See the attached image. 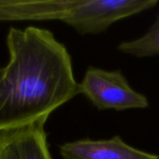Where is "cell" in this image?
Segmentation results:
<instances>
[{"label": "cell", "mask_w": 159, "mask_h": 159, "mask_svg": "<svg viewBox=\"0 0 159 159\" xmlns=\"http://www.w3.org/2000/svg\"><path fill=\"white\" fill-rule=\"evenodd\" d=\"M9 60L0 69V131L48 116L81 94L71 57L47 29L10 27Z\"/></svg>", "instance_id": "cell-1"}, {"label": "cell", "mask_w": 159, "mask_h": 159, "mask_svg": "<svg viewBox=\"0 0 159 159\" xmlns=\"http://www.w3.org/2000/svg\"><path fill=\"white\" fill-rule=\"evenodd\" d=\"M79 85L81 93L101 111L122 112L149 107L147 97L129 85L121 70L108 71L89 66Z\"/></svg>", "instance_id": "cell-2"}, {"label": "cell", "mask_w": 159, "mask_h": 159, "mask_svg": "<svg viewBox=\"0 0 159 159\" xmlns=\"http://www.w3.org/2000/svg\"><path fill=\"white\" fill-rule=\"evenodd\" d=\"M157 4V0H74L62 21L81 34H96Z\"/></svg>", "instance_id": "cell-3"}, {"label": "cell", "mask_w": 159, "mask_h": 159, "mask_svg": "<svg viewBox=\"0 0 159 159\" xmlns=\"http://www.w3.org/2000/svg\"><path fill=\"white\" fill-rule=\"evenodd\" d=\"M48 117L0 131V159H52L45 124Z\"/></svg>", "instance_id": "cell-4"}, {"label": "cell", "mask_w": 159, "mask_h": 159, "mask_svg": "<svg viewBox=\"0 0 159 159\" xmlns=\"http://www.w3.org/2000/svg\"><path fill=\"white\" fill-rule=\"evenodd\" d=\"M62 159H159L158 155L130 146L118 135L107 140L83 139L61 145Z\"/></svg>", "instance_id": "cell-5"}, {"label": "cell", "mask_w": 159, "mask_h": 159, "mask_svg": "<svg viewBox=\"0 0 159 159\" xmlns=\"http://www.w3.org/2000/svg\"><path fill=\"white\" fill-rule=\"evenodd\" d=\"M73 0H0V21L63 20Z\"/></svg>", "instance_id": "cell-6"}, {"label": "cell", "mask_w": 159, "mask_h": 159, "mask_svg": "<svg viewBox=\"0 0 159 159\" xmlns=\"http://www.w3.org/2000/svg\"><path fill=\"white\" fill-rule=\"evenodd\" d=\"M117 49L136 58L159 56V15L143 35L119 43Z\"/></svg>", "instance_id": "cell-7"}]
</instances>
